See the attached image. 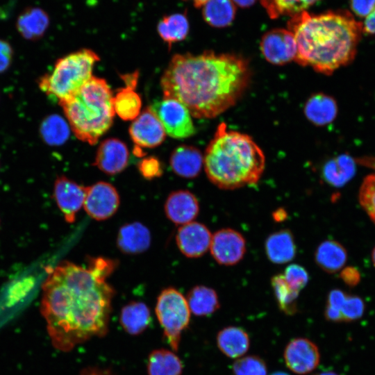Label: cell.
<instances>
[{
    "mask_svg": "<svg viewBox=\"0 0 375 375\" xmlns=\"http://www.w3.org/2000/svg\"><path fill=\"white\" fill-rule=\"evenodd\" d=\"M116 262L91 258L88 267L63 261L42 285L41 312L53 346L62 351L108 331L114 289L106 281Z\"/></svg>",
    "mask_w": 375,
    "mask_h": 375,
    "instance_id": "obj_1",
    "label": "cell"
},
{
    "mask_svg": "<svg viewBox=\"0 0 375 375\" xmlns=\"http://www.w3.org/2000/svg\"><path fill=\"white\" fill-rule=\"evenodd\" d=\"M248 62L231 53L207 51L175 54L161 77L165 98L176 99L196 118H213L233 106L247 88Z\"/></svg>",
    "mask_w": 375,
    "mask_h": 375,
    "instance_id": "obj_2",
    "label": "cell"
},
{
    "mask_svg": "<svg viewBox=\"0 0 375 375\" xmlns=\"http://www.w3.org/2000/svg\"><path fill=\"white\" fill-rule=\"evenodd\" d=\"M288 29L296 41L294 60L325 75L354 60L363 33L362 23L346 10L319 15L305 10L291 17Z\"/></svg>",
    "mask_w": 375,
    "mask_h": 375,
    "instance_id": "obj_3",
    "label": "cell"
},
{
    "mask_svg": "<svg viewBox=\"0 0 375 375\" xmlns=\"http://www.w3.org/2000/svg\"><path fill=\"white\" fill-rule=\"evenodd\" d=\"M205 172L217 187L234 190L256 184L265 167L262 150L252 138L220 123L206 147Z\"/></svg>",
    "mask_w": 375,
    "mask_h": 375,
    "instance_id": "obj_4",
    "label": "cell"
},
{
    "mask_svg": "<svg viewBox=\"0 0 375 375\" xmlns=\"http://www.w3.org/2000/svg\"><path fill=\"white\" fill-rule=\"evenodd\" d=\"M59 104L76 137L91 145L110 128L115 114L106 81L93 76L77 94Z\"/></svg>",
    "mask_w": 375,
    "mask_h": 375,
    "instance_id": "obj_5",
    "label": "cell"
},
{
    "mask_svg": "<svg viewBox=\"0 0 375 375\" xmlns=\"http://www.w3.org/2000/svg\"><path fill=\"white\" fill-rule=\"evenodd\" d=\"M99 60L88 49L71 53L56 60L52 70L40 78L38 86L58 103L69 99L90 79L94 64Z\"/></svg>",
    "mask_w": 375,
    "mask_h": 375,
    "instance_id": "obj_6",
    "label": "cell"
},
{
    "mask_svg": "<svg viewBox=\"0 0 375 375\" xmlns=\"http://www.w3.org/2000/svg\"><path fill=\"white\" fill-rule=\"evenodd\" d=\"M190 312L186 298L173 288L163 290L158 297L156 314L167 343L175 351L182 331L189 325Z\"/></svg>",
    "mask_w": 375,
    "mask_h": 375,
    "instance_id": "obj_7",
    "label": "cell"
},
{
    "mask_svg": "<svg viewBox=\"0 0 375 375\" xmlns=\"http://www.w3.org/2000/svg\"><path fill=\"white\" fill-rule=\"evenodd\" d=\"M150 108L162 124L165 133L177 139L187 138L193 135L195 128L192 115L180 101L165 98L154 102Z\"/></svg>",
    "mask_w": 375,
    "mask_h": 375,
    "instance_id": "obj_8",
    "label": "cell"
},
{
    "mask_svg": "<svg viewBox=\"0 0 375 375\" xmlns=\"http://www.w3.org/2000/svg\"><path fill=\"white\" fill-rule=\"evenodd\" d=\"M84 208L92 218L102 221L112 217L119 206V195L110 183L100 181L86 187Z\"/></svg>",
    "mask_w": 375,
    "mask_h": 375,
    "instance_id": "obj_9",
    "label": "cell"
},
{
    "mask_svg": "<svg viewBox=\"0 0 375 375\" xmlns=\"http://www.w3.org/2000/svg\"><path fill=\"white\" fill-rule=\"evenodd\" d=\"M260 50L269 62L276 65L287 64L294 60L296 57L294 36L288 29H272L262 35Z\"/></svg>",
    "mask_w": 375,
    "mask_h": 375,
    "instance_id": "obj_10",
    "label": "cell"
},
{
    "mask_svg": "<svg viewBox=\"0 0 375 375\" xmlns=\"http://www.w3.org/2000/svg\"><path fill=\"white\" fill-rule=\"evenodd\" d=\"M211 255L219 265L231 266L238 263L246 252V241L235 230L226 228L212 235Z\"/></svg>",
    "mask_w": 375,
    "mask_h": 375,
    "instance_id": "obj_11",
    "label": "cell"
},
{
    "mask_svg": "<svg viewBox=\"0 0 375 375\" xmlns=\"http://www.w3.org/2000/svg\"><path fill=\"white\" fill-rule=\"evenodd\" d=\"M283 357L287 367L299 375H305L314 371L320 360L317 346L303 338L291 340L285 348Z\"/></svg>",
    "mask_w": 375,
    "mask_h": 375,
    "instance_id": "obj_12",
    "label": "cell"
},
{
    "mask_svg": "<svg viewBox=\"0 0 375 375\" xmlns=\"http://www.w3.org/2000/svg\"><path fill=\"white\" fill-rule=\"evenodd\" d=\"M165 131L160 121L149 107L144 110L129 127L130 136L138 148H153L161 144Z\"/></svg>",
    "mask_w": 375,
    "mask_h": 375,
    "instance_id": "obj_13",
    "label": "cell"
},
{
    "mask_svg": "<svg viewBox=\"0 0 375 375\" xmlns=\"http://www.w3.org/2000/svg\"><path fill=\"white\" fill-rule=\"evenodd\" d=\"M86 187L80 185L65 176L57 177L53 186V197L65 221L73 223L76 213L83 206Z\"/></svg>",
    "mask_w": 375,
    "mask_h": 375,
    "instance_id": "obj_14",
    "label": "cell"
},
{
    "mask_svg": "<svg viewBox=\"0 0 375 375\" xmlns=\"http://www.w3.org/2000/svg\"><path fill=\"white\" fill-rule=\"evenodd\" d=\"M212 235L203 224L191 222L178 230L176 240L181 252L188 258H199L210 248Z\"/></svg>",
    "mask_w": 375,
    "mask_h": 375,
    "instance_id": "obj_15",
    "label": "cell"
},
{
    "mask_svg": "<svg viewBox=\"0 0 375 375\" xmlns=\"http://www.w3.org/2000/svg\"><path fill=\"white\" fill-rule=\"evenodd\" d=\"M128 150L124 142L117 138L104 140L99 145L94 165L108 175H115L128 165Z\"/></svg>",
    "mask_w": 375,
    "mask_h": 375,
    "instance_id": "obj_16",
    "label": "cell"
},
{
    "mask_svg": "<svg viewBox=\"0 0 375 375\" xmlns=\"http://www.w3.org/2000/svg\"><path fill=\"white\" fill-rule=\"evenodd\" d=\"M199 211L197 197L188 190L172 192L165 203L167 218L177 225H183L194 219Z\"/></svg>",
    "mask_w": 375,
    "mask_h": 375,
    "instance_id": "obj_17",
    "label": "cell"
},
{
    "mask_svg": "<svg viewBox=\"0 0 375 375\" xmlns=\"http://www.w3.org/2000/svg\"><path fill=\"white\" fill-rule=\"evenodd\" d=\"M173 172L183 178H192L199 175L203 165L201 152L195 147L183 144L177 147L169 159Z\"/></svg>",
    "mask_w": 375,
    "mask_h": 375,
    "instance_id": "obj_18",
    "label": "cell"
},
{
    "mask_svg": "<svg viewBox=\"0 0 375 375\" xmlns=\"http://www.w3.org/2000/svg\"><path fill=\"white\" fill-rule=\"evenodd\" d=\"M151 244L149 229L140 222H133L122 226L118 232L117 245L126 254H138L147 250Z\"/></svg>",
    "mask_w": 375,
    "mask_h": 375,
    "instance_id": "obj_19",
    "label": "cell"
},
{
    "mask_svg": "<svg viewBox=\"0 0 375 375\" xmlns=\"http://www.w3.org/2000/svg\"><path fill=\"white\" fill-rule=\"evenodd\" d=\"M267 258L274 264H285L296 256L297 246L292 232L282 229L270 234L265 244Z\"/></svg>",
    "mask_w": 375,
    "mask_h": 375,
    "instance_id": "obj_20",
    "label": "cell"
},
{
    "mask_svg": "<svg viewBox=\"0 0 375 375\" xmlns=\"http://www.w3.org/2000/svg\"><path fill=\"white\" fill-rule=\"evenodd\" d=\"M304 114L306 118L316 126L329 124L337 116V103L329 95L316 93L306 101Z\"/></svg>",
    "mask_w": 375,
    "mask_h": 375,
    "instance_id": "obj_21",
    "label": "cell"
},
{
    "mask_svg": "<svg viewBox=\"0 0 375 375\" xmlns=\"http://www.w3.org/2000/svg\"><path fill=\"white\" fill-rule=\"evenodd\" d=\"M49 25V17L42 8H27L18 16L16 27L26 40H36L42 38Z\"/></svg>",
    "mask_w": 375,
    "mask_h": 375,
    "instance_id": "obj_22",
    "label": "cell"
},
{
    "mask_svg": "<svg viewBox=\"0 0 375 375\" xmlns=\"http://www.w3.org/2000/svg\"><path fill=\"white\" fill-rule=\"evenodd\" d=\"M356 171L354 159L344 153L328 160L322 167V175L323 179L329 185L340 188L354 176Z\"/></svg>",
    "mask_w": 375,
    "mask_h": 375,
    "instance_id": "obj_23",
    "label": "cell"
},
{
    "mask_svg": "<svg viewBox=\"0 0 375 375\" xmlns=\"http://www.w3.org/2000/svg\"><path fill=\"white\" fill-rule=\"evenodd\" d=\"M217 344L227 357L238 358L247 352L250 340L243 328L231 326L224 328L217 333Z\"/></svg>",
    "mask_w": 375,
    "mask_h": 375,
    "instance_id": "obj_24",
    "label": "cell"
},
{
    "mask_svg": "<svg viewBox=\"0 0 375 375\" xmlns=\"http://www.w3.org/2000/svg\"><path fill=\"white\" fill-rule=\"evenodd\" d=\"M119 321L126 333L131 335H137L144 331L150 325L151 312L145 303L132 301L122 308Z\"/></svg>",
    "mask_w": 375,
    "mask_h": 375,
    "instance_id": "obj_25",
    "label": "cell"
},
{
    "mask_svg": "<svg viewBox=\"0 0 375 375\" xmlns=\"http://www.w3.org/2000/svg\"><path fill=\"white\" fill-rule=\"evenodd\" d=\"M347 254L344 247L334 240H325L317 248L315 260L317 265L324 271L333 273L339 271L345 265Z\"/></svg>",
    "mask_w": 375,
    "mask_h": 375,
    "instance_id": "obj_26",
    "label": "cell"
},
{
    "mask_svg": "<svg viewBox=\"0 0 375 375\" xmlns=\"http://www.w3.org/2000/svg\"><path fill=\"white\" fill-rule=\"evenodd\" d=\"M186 299L190 312L197 316L211 315L219 308L217 292L204 285L192 288L188 293Z\"/></svg>",
    "mask_w": 375,
    "mask_h": 375,
    "instance_id": "obj_27",
    "label": "cell"
},
{
    "mask_svg": "<svg viewBox=\"0 0 375 375\" xmlns=\"http://www.w3.org/2000/svg\"><path fill=\"white\" fill-rule=\"evenodd\" d=\"M183 363L172 351L165 349L152 351L148 358L149 375H181Z\"/></svg>",
    "mask_w": 375,
    "mask_h": 375,
    "instance_id": "obj_28",
    "label": "cell"
},
{
    "mask_svg": "<svg viewBox=\"0 0 375 375\" xmlns=\"http://www.w3.org/2000/svg\"><path fill=\"white\" fill-rule=\"evenodd\" d=\"M157 31L169 48L172 44L185 39L189 32V22L185 14L175 13L165 16L158 24Z\"/></svg>",
    "mask_w": 375,
    "mask_h": 375,
    "instance_id": "obj_29",
    "label": "cell"
},
{
    "mask_svg": "<svg viewBox=\"0 0 375 375\" xmlns=\"http://www.w3.org/2000/svg\"><path fill=\"white\" fill-rule=\"evenodd\" d=\"M135 87L126 85L113 97L115 113L123 120H133L140 115L142 100L139 94L135 91Z\"/></svg>",
    "mask_w": 375,
    "mask_h": 375,
    "instance_id": "obj_30",
    "label": "cell"
},
{
    "mask_svg": "<svg viewBox=\"0 0 375 375\" xmlns=\"http://www.w3.org/2000/svg\"><path fill=\"white\" fill-rule=\"evenodd\" d=\"M203 7V17L212 26L230 25L235 15V5L232 0H208Z\"/></svg>",
    "mask_w": 375,
    "mask_h": 375,
    "instance_id": "obj_31",
    "label": "cell"
},
{
    "mask_svg": "<svg viewBox=\"0 0 375 375\" xmlns=\"http://www.w3.org/2000/svg\"><path fill=\"white\" fill-rule=\"evenodd\" d=\"M40 134L47 144L59 146L67 140L69 136V125L61 116L57 114L50 115L42 122Z\"/></svg>",
    "mask_w": 375,
    "mask_h": 375,
    "instance_id": "obj_32",
    "label": "cell"
},
{
    "mask_svg": "<svg viewBox=\"0 0 375 375\" xmlns=\"http://www.w3.org/2000/svg\"><path fill=\"white\" fill-rule=\"evenodd\" d=\"M271 285L279 309L288 315H294L297 311V299L299 292L288 285L283 274L273 276Z\"/></svg>",
    "mask_w": 375,
    "mask_h": 375,
    "instance_id": "obj_33",
    "label": "cell"
},
{
    "mask_svg": "<svg viewBox=\"0 0 375 375\" xmlns=\"http://www.w3.org/2000/svg\"><path fill=\"white\" fill-rule=\"evenodd\" d=\"M319 0H260L272 18H277L281 15L291 17L305 11L306 8Z\"/></svg>",
    "mask_w": 375,
    "mask_h": 375,
    "instance_id": "obj_34",
    "label": "cell"
},
{
    "mask_svg": "<svg viewBox=\"0 0 375 375\" xmlns=\"http://www.w3.org/2000/svg\"><path fill=\"white\" fill-rule=\"evenodd\" d=\"M234 375H267L265 362L258 356H247L237 359L233 364Z\"/></svg>",
    "mask_w": 375,
    "mask_h": 375,
    "instance_id": "obj_35",
    "label": "cell"
},
{
    "mask_svg": "<svg viewBox=\"0 0 375 375\" xmlns=\"http://www.w3.org/2000/svg\"><path fill=\"white\" fill-rule=\"evenodd\" d=\"M359 201L375 224V174L367 176L363 180L359 192Z\"/></svg>",
    "mask_w": 375,
    "mask_h": 375,
    "instance_id": "obj_36",
    "label": "cell"
},
{
    "mask_svg": "<svg viewBox=\"0 0 375 375\" xmlns=\"http://www.w3.org/2000/svg\"><path fill=\"white\" fill-rule=\"evenodd\" d=\"M283 275L288 285L298 292L305 288L309 281L307 270L298 264L287 266Z\"/></svg>",
    "mask_w": 375,
    "mask_h": 375,
    "instance_id": "obj_37",
    "label": "cell"
},
{
    "mask_svg": "<svg viewBox=\"0 0 375 375\" xmlns=\"http://www.w3.org/2000/svg\"><path fill=\"white\" fill-rule=\"evenodd\" d=\"M346 297L347 294L338 289H334L329 292L324 311V315L327 320L342 322L340 308Z\"/></svg>",
    "mask_w": 375,
    "mask_h": 375,
    "instance_id": "obj_38",
    "label": "cell"
},
{
    "mask_svg": "<svg viewBox=\"0 0 375 375\" xmlns=\"http://www.w3.org/2000/svg\"><path fill=\"white\" fill-rule=\"evenodd\" d=\"M364 309V303L360 297L347 295L340 308L342 322H350L359 319L362 315Z\"/></svg>",
    "mask_w": 375,
    "mask_h": 375,
    "instance_id": "obj_39",
    "label": "cell"
},
{
    "mask_svg": "<svg viewBox=\"0 0 375 375\" xmlns=\"http://www.w3.org/2000/svg\"><path fill=\"white\" fill-rule=\"evenodd\" d=\"M138 169L141 175L147 180L159 177L162 174L161 162L153 156L143 158L138 163Z\"/></svg>",
    "mask_w": 375,
    "mask_h": 375,
    "instance_id": "obj_40",
    "label": "cell"
},
{
    "mask_svg": "<svg viewBox=\"0 0 375 375\" xmlns=\"http://www.w3.org/2000/svg\"><path fill=\"white\" fill-rule=\"evenodd\" d=\"M350 6L357 16L366 17L375 7V0H350Z\"/></svg>",
    "mask_w": 375,
    "mask_h": 375,
    "instance_id": "obj_41",
    "label": "cell"
},
{
    "mask_svg": "<svg viewBox=\"0 0 375 375\" xmlns=\"http://www.w3.org/2000/svg\"><path fill=\"white\" fill-rule=\"evenodd\" d=\"M13 58V50L10 44L0 40V73L5 72L10 67Z\"/></svg>",
    "mask_w": 375,
    "mask_h": 375,
    "instance_id": "obj_42",
    "label": "cell"
},
{
    "mask_svg": "<svg viewBox=\"0 0 375 375\" xmlns=\"http://www.w3.org/2000/svg\"><path fill=\"white\" fill-rule=\"evenodd\" d=\"M340 277L345 283L350 286L356 285L360 281V274L358 271L351 267L344 268L340 274Z\"/></svg>",
    "mask_w": 375,
    "mask_h": 375,
    "instance_id": "obj_43",
    "label": "cell"
},
{
    "mask_svg": "<svg viewBox=\"0 0 375 375\" xmlns=\"http://www.w3.org/2000/svg\"><path fill=\"white\" fill-rule=\"evenodd\" d=\"M363 33L375 35V7L366 17L362 24Z\"/></svg>",
    "mask_w": 375,
    "mask_h": 375,
    "instance_id": "obj_44",
    "label": "cell"
},
{
    "mask_svg": "<svg viewBox=\"0 0 375 375\" xmlns=\"http://www.w3.org/2000/svg\"><path fill=\"white\" fill-rule=\"evenodd\" d=\"M79 375H113V374L108 369L90 367L83 369Z\"/></svg>",
    "mask_w": 375,
    "mask_h": 375,
    "instance_id": "obj_45",
    "label": "cell"
},
{
    "mask_svg": "<svg viewBox=\"0 0 375 375\" xmlns=\"http://www.w3.org/2000/svg\"><path fill=\"white\" fill-rule=\"evenodd\" d=\"M272 217L276 222H283L287 219L288 213L284 208H279L272 213Z\"/></svg>",
    "mask_w": 375,
    "mask_h": 375,
    "instance_id": "obj_46",
    "label": "cell"
},
{
    "mask_svg": "<svg viewBox=\"0 0 375 375\" xmlns=\"http://www.w3.org/2000/svg\"><path fill=\"white\" fill-rule=\"evenodd\" d=\"M232 1L241 8H247L253 5L256 0H232Z\"/></svg>",
    "mask_w": 375,
    "mask_h": 375,
    "instance_id": "obj_47",
    "label": "cell"
},
{
    "mask_svg": "<svg viewBox=\"0 0 375 375\" xmlns=\"http://www.w3.org/2000/svg\"><path fill=\"white\" fill-rule=\"evenodd\" d=\"M192 1L194 6L197 8L202 7L208 0H190Z\"/></svg>",
    "mask_w": 375,
    "mask_h": 375,
    "instance_id": "obj_48",
    "label": "cell"
},
{
    "mask_svg": "<svg viewBox=\"0 0 375 375\" xmlns=\"http://www.w3.org/2000/svg\"><path fill=\"white\" fill-rule=\"evenodd\" d=\"M315 375H338V374L333 372L327 371V372H322L317 373Z\"/></svg>",
    "mask_w": 375,
    "mask_h": 375,
    "instance_id": "obj_49",
    "label": "cell"
},
{
    "mask_svg": "<svg viewBox=\"0 0 375 375\" xmlns=\"http://www.w3.org/2000/svg\"><path fill=\"white\" fill-rule=\"evenodd\" d=\"M270 375H289V374L286 372L279 371V372H275Z\"/></svg>",
    "mask_w": 375,
    "mask_h": 375,
    "instance_id": "obj_50",
    "label": "cell"
},
{
    "mask_svg": "<svg viewBox=\"0 0 375 375\" xmlns=\"http://www.w3.org/2000/svg\"><path fill=\"white\" fill-rule=\"evenodd\" d=\"M372 257V261H373L374 265L375 266V247L373 249Z\"/></svg>",
    "mask_w": 375,
    "mask_h": 375,
    "instance_id": "obj_51",
    "label": "cell"
}]
</instances>
